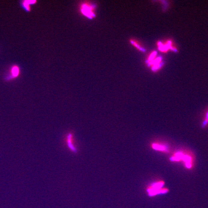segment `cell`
Segmentation results:
<instances>
[{"label": "cell", "mask_w": 208, "mask_h": 208, "mask_svg": "<svg viewBox=\"0 0 208 208\" xmlns=\"http://www.w3.org/2000/svg\"><path fill=\"white\" fill-rule=\"evenodd\" d=\"M65 145L68 148L69 150L74 153L77 152V144L74 133L69 132L65 134L64 137Z\"/></svg>", "instance_id": "obj_1"}, {"label": "cell", "mask_w": 208, "mask_h": 208, "mask_svg": "<svg viewBox=\"0 0 208 208\" xmlns=\"http://www.w3.org/2000/svg\"><path fill=\"white\" fill-rule=\"evenodd\" d=\"M158 47L159 50L162 52L166 53L169 50H172L173 51L176 52L177 49L172 44V42L170 41H168L165 43H162L159 42L157 43Z\"/></svg>", "instance_id": "obj_2"}, {"label": "cell", "mask_w": 208, "mask_h": 208, "mask_svg": "<svg viewBox=\"0 0 208 208\" xmlns=\"http://www.w3.org/2000/svg\"><path fill=\"white\" fill-rule=\"evenodd\" d=\"M94 9V8L93 5L88 3L84 4L82 5L81 12L84 15L88 18H92L95 16Z\"/></svg>", "instance_id": "obj_3"}, {"label": "cell", "mask_w": 208, "mask_h": 208, "mask_svg": "<svg viewBox=\"0 0 208 208\" xmlns=\"http://www.w3.org/2000/svg\"><path fill=\"white\" fill-rule=\"evenodd\" d=\"M168 191V190L166 188H160L152 192L149 193V195L150 196H153L157 194H165Z\"/></svg>", "instance_id": "obj_4"}, {"label": "cell", "mask_w": 208, "mask_h": 208, "mask_svg": "<svg viewBox=\"0 0 208 208\" xmlns=\"http://www.w3.org/2000/svg\"><path fill=\"white\" fill-rule=\"evenodd\" d=\"M152 148L155 150L160 151L167 152L168 151L166 146L158 144H153L152 145Z\"/></svg>", "instance_id": "obj_5"}, {"label": "cell", "mask_w": 208, "mask_h": 208, "mask_svg": "<svg viewBox=\"0 0 208 208\" xmlns=\"http://www.w3.org/2000/svg\"><path fill=\"white\" fill-rule=\"evenodd\" d=\"M12 74L13 77H16L19 75L20 69L18 66H14L12 69Z\"/></svg>", "instance_id": "obj_6"}, {"label": "cell", "mask_w": 208, "mask_h": 208, "mask_svg": "<svg viewBox=\"0 0 208 208\" xmlns=\"http://www.w3.org/2000/svg\"><path fill=\"white\" fill-rule=\"evenodd\" d=\"M130 42H131V44L133 45V46H134V47H136L137 49H138V50H140V51H144L145 50H144L143 48L138 43H137L136 41L134 40H131L130 41Z\"/></svg>", "instance_id": "obj_7"}, {"label": "cell", "mask_w": 208, "mask_h": 208, "mask_svg": "<svg viewBox=\"0 0 208 208\" xmlns=\"http://www.w3.org/2000/svg\"><path fill=\"white\" fill-rule=\"evenodd\" d=\"M29 1H24L23 3V5L25 9L28 11H29L30 10V7Z\"/></svg>", "instance_id": "obj_8"}, {"label": "cell", "mask_w": 208, "mask_h": 208, "mask_svg": "<svg viewBox=\"0 0 208 208\" xmlns=\"http://www.w3.org/2000/svg\"><path fill=\"white\" fill-rule=\"evenodd\" d=\"M208 123V112L207 113V114H206V119H205V120L204 121V122H203V126H204V127H205V126H206V125H207V124Z\"/></svg>", "instance_id": "obj_9"}]
</instances>
